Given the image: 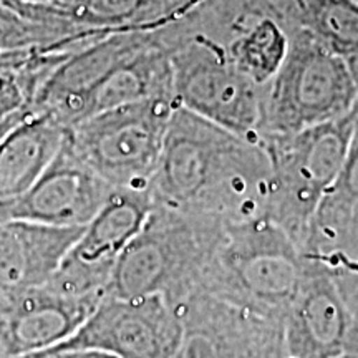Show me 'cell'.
<instances>
[{
    "instance_id": "6da1fadb",
    "label": "cell",
    "mask_w": 358,
    "mask_h": 358,
    "mask_svg": "<svg viewBox=\"0 0 358 358\" xmlns=\"http://www.w3.org/2000/svg\"><path fill=\"white\" fill-rule=\"evenodd\" d=\"M271 174L261 141L176 105L150 192L155 206L236 224L266 216Z\"/></svg>"
},
{
    "instance_id": "7a4b0ae2",
    "label": "cell",
    "mask_w": 358,
    "mask_h": 358,
    "mask_svg": "<svg viewBox=\"0 0 358 358\" xmlns=\"http://www.w3.org/2000/svg\"><path fill=\"white\" fill-rule=\"evenodd\" d=\"M306 267L303 249L268 217L227 224L198 292L284 320Z\"/></svg>"
},
{
    "instance_id": "3957f363",
    "label": "cell",
    "mask_w": 358,
    "mask_h": 358,
    "mask_svg": "<svg viewBox=\"0 0 358 358\" xmlns=\"http://www.w3.org/2000/svg\"><path fill=\"white\" fill-rule=\"evenodd\" d=\"M227 224L155 206L116 262L108 297L161 295L176 308L198 292Z\"/></svg>"
},
{
    "instance_id": "277c9868",
    "label": "cell",
    "mask_w": 358,
    "mask_h": 358,
    "mask_svg": "<svg viewBox=\"0 0 358 358\" xmlns=\"http://www.w3.org/2000/svg\"><path fill=\"white\" fill-rule=\"evenodd\" d=\"M289 35L284 64L261 88L259 140L337 122L355 108L357 88L345 58L306 30Z\"/></svg>"
},
{
    "instance_id": "5b68a950",
    "label": "cell",
    "mask_w": 358,
    "mask_h": 358,
    "mask_svg": "<svg viewBox=\"0 0 358 358\" xmlns=\"http://www.w3.org/2000/svg\"><path fill=\"white\" fill-rule=\"evenodd\" d=\"M353 129L352 111L337 122L261 140L272 169L266 217L302 249L320 203L342 173Z\"/></svg>"
},
{
    "instance_id": "8992f818",
    "label": "cell",
    "mask_w": 358,
    "mask_h": 358,
    "mask_svg": "<svg viewBox=\"0 0 358 358\" xmlns=\"http://www.w3.org/2000/svg\"><path fill=\"white\" fill-rule=\"evenodd\" d=\"M174 103L239 136L259 140L262 93L236 69L216 38L179 19L166 27Z\"/></svg>"
},
{
    "instance_id": "52a82bcc",
    "label": "cell",
    "mask_w": 358,
    "mask_h": 358,
    "mask_svg": "<svg viewBox=\"0 0 358 358\" xmlns=\"http://www.w3.org/2000/svg\"><path fill=\"white\" fill-rule=\"evenodd\" d=\"M174 108L171 98H151L101 111L71 124L66 141L113 189H148Z\"/></svg>"
},
{
    "instance_id": "ba28073f",
    "label": "cell",
    "mask_w": 358,
    "mask_h": 358,
    "mask_svg": "<svg viewBox=\"0 0 358 358\" xmlns=\"http://www.w3.org/2000/svg\"><path fill=\"white\" fill-rule=\"evenodd\" d=\"M153 209L150 187H116L47 285L71 295L108 297L115 266Z\"/></svg>"
},
{
    "instance_id": "9c48e42d",
    "label": "cell",
    "mask_w": 358,
    "mask_h": 358,
    "mask_svg": "<svg viewBox=\"0 0 358 358\" xmlns=\"http://www.w3.org/2000/svg\"><path fill=\"white\" fill-rule=\"evenodd\" d=\"M181 340L173 358H287L284 320L194 292L176 307Z\"/></svg>"
},
{
    "instance_id": "30bf717a",
    "label": "cell",
    "mask_w": 358,
    "mask_h": 358,
    "mask_svg": "<svg viewBox=\"0 0 358 358\" xmlns=\"http://www.w3.org/2000/svg\"><path fill=\"white\" fill-rule=\"evenodd\" d=\"M179 340V313L161 295L106 297L73 337L48 352L95 348L118 358H173Z\"/></svg>"
},
{
    "instance_id": "8fae6325",
    "label": "cell",
    "mask_w": 358,
    "mask_h": 358,
    "mask_svg": "<svg viewBox=\"0 0 358 358\" xmlns=\"http://www.w3.org/2000/svg\"><path fill=\"white\" fill-rule=\"evenodd\" d=\"M110 187L71 151L69 141L35 185L15 198L0 201V222L25 221L78 227L95 217Z\"/></svg>"
},
{
    "instance_id": "7c38bea8",
    "label": "cell",
    "mask_w": 358,
    "mask_h": 358,
    "mask_svg": "<svg viewBox=\"0 0 358 358\" xmlns=\"http://www.w3.org/2000/svg\"><path fill=\"white\" fill-rule=\"evenodd\" d=\"M350 310L332 268L307 256L306 275L284 317L287 358H340L347 353Z\"/></svg>"
},
{
    "instance_id": "4fadbf2b",
    "label": "cell",
    "mask_w": 358,
    "mask_h": 358,
    "mask_svg": "<svg viewBox=\"0 0 358 358\" xmlns=\"http://www.w3.org/2000/svg\"><path fill=\"white\" fill-rule=\"evenodd\" d=\"M85 226L0 222V310L52 280Z\"/></svg>"
},
{
    "instance_id": "5bb4252c",
    "label": "cell",
    "mask_w": 358,
    "mask_h": 358,
    "mask_svg": "<svg viewBox=\"0 0 358 358\" xmlns=\"http://www.w3.org/2000/svg\"><path fill=\"white\" fill-rule=\"evenodd\" d=\"M103 295H71L43 285L25 294L2 312V320L17 355L45 352L73 337Z\"/></svg>"
},
{
    "instance_id": "9a60e30c",
    "label": "cell",
    "mask_w": 358,
    "mask_h": 358,
    "mask_svg": "<svg viewBox=\"0 0 358 358\" xmlns=\"http://www.w3.org/2000/svg\"><path fill=\"white\" fill-rule=\"evenodd\" d=\"M66 131L50 115L30 108L0 140V201L30 189L65 145Z\"/></svg>"
},
{
    "instance_id": "2e32d148",
    "label": "cell",
    "mask_w": 358,
    "mask_h": 358,
    "mask_svg": "<svg viewBox=\"0 0 358 358\" xmlns=\"http://www.w3.org/2000/svg\"><path fill=\"white\" fill-rule=\"evenodd\" d=\"M342 173L319 206L303 252L319 259L358 261V110Z\"/></svg>"
},
{
    "instance_id": "e0dca14e",
    "label": "cell",
    "mask_w": 358,
    "mask_h": 358,
    "mask_svg": "<svg viewBox=\"0 0 358 358\" xmlns=\"http://www.w3.org/2000/svg\"><path fill=\"white\" fill-rule=\"evenodd\" d=\"M287 30L302 29L340 57L358 52L357 0H267Z\"/></svg>"
},
{
    "instance_id": "ac0fdd59",
    "label": "cell",
    "mask_w": 358,
    "mask_h": 358,
    "mask_svg": "<svg viewBox=\"0 0 358 358\" xmlns=\"http://www.w3.org/2000/svg\"><path fill=\"white\" fill-rule=\"evenodd\" d=\"M30 106V95L20 71L0 73V122Z\"/></svg>"
},
{
    "instance_id": "d6986e66",
    "label": "cell",
    "mask_w": 358,
    "mask_h": 358,
    "mask_svg": "<svg viewBox=\"0 0 358 358\" xmlns=\"http://www.w3.org/2000/svg\"><path fill=\"white\" fill-rule=\"evenodd\" d=\"M55 353H58V357L60 358H118L111 355L108 352L95 350V348H78V350H65V352H55Z\"/></svg>"
},
{
    "instance_id": "ffe728a7",
    "label": "cell",
    "mask_w": 358,
    "mask_h": 358,
    "mask_svg": "<svg viewBox=\"0 0 358 358\" xmlns=\"http://www.w3.org/2000/svg\"><path fill=\"white\" fill-rule=\"evenodd\" d=\"M350 310V332H348V345L347 353L358 357V307H348Z\"/></svg>"
},
{
    "instance_id": "44dd1931",
    "label": "cell",
    "mask_w": 358,
    "mask_h": 358,
    "mask_svg": "<svg viewBox=\"0 0 358 358\" xmlns=\"http://www.w3.org/2000/svg\"><path fill=\"white\" fill-rule=\"evenodd\" d=\"M29 111H30V108H25V110L17 111V113H13V115L7 116V118L2 120V122H0V140H2V138L6 136V134L10 131V129L15 127L17 123L22 122V120L25 118V115L29 113Z\"/></svg>"
},
{
    "instance_id": "7402d4cb",
    "label": "cell",
    "mask_w": 358,
    "mask_h": 358,
    "mask_svg": "<svg viewBox=\"0 0 358 358\" xmlns=\"http://www.w3.org/2000/svg\"><path fill=\"white\" fill-rule=\"evenodd\" d=\"M347 60V65H348V70H350V75L353 78V83H355V88H357V103H355V108L353 110H358V52L353 53Z\"/></svg>"
},
{
    "instance_id": "603a6c76",
    "label": "cell",
    "mask_w": 358,
    "mask_h": 358,
    "mask_svg": "<svg viewBox=\"0 0 358 358\" xmlns=\"http://www.w3.org/2000/svg\"><path fill=\"white\" fill-rule=\"evenodd\" d=\"M20 358H60L55 352H37L30 355H20Z\"/></svg>"
},
{
    "instance_id": "cb8c5ba5",
    "label": "cell",
    "mask_w": 358,
    "mask_h": 358,
    "mask_svg": "<svg viewBox=\"0 0 358 358\" xmlns=\"http://www.w3.org/2000/svg\"><path fill=\"white\" fill-rule=\"evenodd\" d=\"M340 358H358V357H355V355H352V353H345V355H342Z\"/></svg>"
},
{
    "instance_id": "d4e9b609",
    "label": "cell",
    "mask_w": 358,
    "mask_h": 358,
    "mask_svg": "<svg viewBox=\"0 0 358 358\" xmlns=\"http://www.w3.org/2000/svg\"><path fill=\"white\" fill-rule=\"evenodd\" d=\"M0 315H2V310H0Z\"/></svg>"
},
{
    "instance_id": "484cf974",
    "label": "cell",
    "mask_w": 358,
    "mask_h": 358,
    "mask_svg": "<svg viewBox=\"0 0 358 358\" xmlns=\"http://www.w3.org/2000/svg\"><path fill=\"white\" fill-rule=\"evenodd\" d=\"M357 2H358V0H357Z\"/></svg>"
},
{
    "instance_id": "4316f807",
    "label": "cell",
    "mask_w": 358,
    "mask_h": 358,
    "mask_svg": "<svg viewBox=\"0 0 358 358\" xmlns=\"http://www.w3.org/2000/svg\"><path fill=\"white\" fill-rule=\"evenodd\" d=\"M357 262H358V261H357Z\"/></svg>"
}]
</instances>
